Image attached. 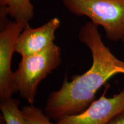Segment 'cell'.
<instances>
[{"label":"cell","instance_id":"9","mask_svg":"<svg viewBox=\"0 0 124 124\" xmlns=\"http://www.w3.org/2000/svg\"><path fill=\"white\" fill-rule=\"evenodd\" d=\"M25 124H59L51 122L50 118L48 117L41 108L33 105L23 106L21 109Z\"/></svg>","mask_w":124,"mask_h":124},{"label":"cell","instance_id":"5","mask_svg":"<svg viewBox=\"0 0 124 124\" xmlns=\"http://www.w3.org/2000/svg\"><path fill=\"white\" fill-rule=\"evenodd\" d=\"M104 91L83 112L69 116L58 121L59 124H108L124 111V87L118 94L106 97Z\"/></svg>","mask_w":124,"mask_h":124},{"label":"cell","instance_id":"10","mask_svg":"<svg viewBox=\"0 0 124 124\" xmlns=\"http://www.w3.org/2000/svg\"><path fill=\"white\" fill-rule=\"evenodd\" d=\"M108 124H124V111L115 116Z\"/></svg>","mask_w":124,"mask_h":124},{"label":"cell","instance_id":"2","mask_svg":"<svg viewBox=\"0 0 124 124\" xmlns=\"http://www.w3.org/2000/svg\"><path fill=\"white\" fill-rule=\"evenodd\" d=\"M74 15L86 16L103 28L106 38L117 42L124 40V0H60Z\"/></svg>","mask_w":124,"mask_h":124},{"label":"cell","instance_id":"11","mask_svg":"<svg viewBox=\"0 0 124 124\" xmlns=\"http://www.w3.org/2000/svg\"><path fill=\"white\" fill-rule=\"evenodd\" d=\"M123 42H124V41H123Z\"/></svg>","mask_w":124,"mask_h":124},{"label":"cell","instance_id":"6","mask_svg":"<svg viewBox=\"0 0 124 124\" xmlns=\"http://www.w3.org/2000/svg\"><path fill=\"white\" fill-rule=\"evenodd\" d=\"M60 25V21L57 17L35 28L27 24L17 40L16 52L23 57L42 52L54 44L55 32Z\"/></svg>","mask_w":124,"mask_h":124},{"label":"cell","instance_id":"4","mask_svg":"<svg viewBox=\"0 0 124 124\" xmlns=\"http://www.w3.org/2000/svg\"><path fill=\"white\" fill-rule=\"evenodd\" d=\"M28 23L9 21L0 32V100L4 102L11 100L18 92L14 79L11 63L15 52L17 40Z\"/></svg>","mask_w":124,"mask_h":124},{"label":"cell","instance_id":"3","mask_svg":"<svg viewBox=\"0 0 124 124\" xmlns=\"http://www.w3.org/2000/svg\"><path fill=\"white\" fill-rule=\"evenodd\" d=\"M61 63V49L55 43L39 53L21 57L18 69L14 72L20 96L33 105L39 85Z\"/></svg>","mask_w":124,"mask_h":124},{"label":"cell","instance_id":"7","mask_svg":"<svg viewBox=\"0 0 124 124\" xmlns=\"http://www.w3.org/2000/svg\"><path fill=\"white\" fill-rule=\"evenodd\" d=\"M1 22L7 21L9 15L14 20L28 23L35 16V9L31 0H0Z\"/></svg>","mask_w":124,"mask_h":124},{"label":"cell","instance_id":"1","mask_svg":"<svg viewBox=\"0 0 124 124\" xmlns=\"http://www.w3.org/2000/svg\"><path fill=\"white\" fill-rule=\"evenodd\" d=\"M98 27L90 21L80 27L78 39L90 51L92 65L84 74L74 76L71 81L65 78L60 89L51 93L44 110L51 119L59 121L83 112L95 100L98 90L107 81L117 74H124V61L105 44Z\"/></svg>","mask_w":124,"mask_h":124},{"label":"cell","instance_id":"8","mask_svg":"<svg viewBox=\"0 0 124 124\" xmlns=\"http://www.w3.org/2000/svg\"><path fill=\"white\" fill-rule=\"evenodd\" d=\"M19 105L20 101L17 99L12 98L1 102L0 108L5 124H25Z\"/></svg>","mask_w":124,"mask_h":124}]
</instances>
